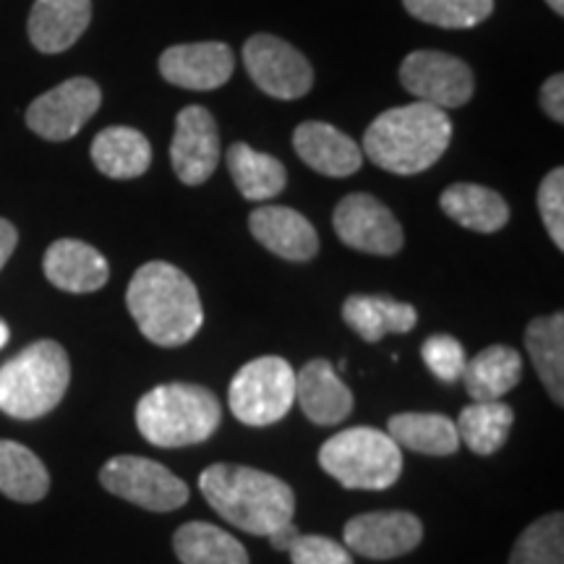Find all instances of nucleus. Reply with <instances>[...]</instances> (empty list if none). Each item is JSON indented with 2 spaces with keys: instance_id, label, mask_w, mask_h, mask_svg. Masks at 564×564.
<instances>
[{
  "instance_id": "17",
  "label": "nucleus",
  "mask_w": 564,
  "mask_h": 564,
  "mask_svg": "<svg viewBox=\"0 0 564 564\" xmlns=\"http://www.w3.org/2000/svg\"><path fill=\"white\" fill-rule=\"evenodd\" d=\"M251 236L288 262H308L319 251L314 225L291 207H259L249 217Z\"/></svg>"
},
{
  "instance_id": "2",
  "label": "nucleus",
  "mask_w": 564,
  "mask_h": 564,
  "mask_svg": "<svg viewBox=\"0 0 564 564\" xmlns=\"http://www.w3.org/2000/svg\"><path fill=\"white\" fill-rule=\"evenodd\" d=\"M199 489L225 523L251 535H270L274 528L291 523L295 514L291 486L249 465H209L199 476Z\"/></svg>"
},
{
  "instance_id": "6",
  "label": "nucleus",
  "mask_w": 564,
  "mask_h": 564,
  "mask_svg": "<svg viewBox=\"0 0 564 564\" xmlns=\"http://www.w3.org/2000/svg\"><path fill=\"white\" fill-rule=\"evenodd\" d=\"M319 465L345 489L384 491L403 474V447L379 429L352 426L322 444Z\"/></svg>"
},
{
  "instance_id": "1",
  "label": "nucleus",
  "mask_w": 564,
  "mask_h": 564,
  "mask_svg": "<svg viewBox=\"0 0 564 564\" xmlns=\"http://www.w3.org/2000/svg\"><path fill=\"white\" fill-rule=\"evenodd\" d=\"M129 312L147 340L160 348H181L204 324L196 285L186 272L167 262L139 267L126 291Z\"/></svg>"
},
{
  "instance_id": "13",
  "label": "nucleus",
  "mask_w": 564,
  "mask_h": 564,
  "mask_svg": "<svg viewBox=\"0 0 564 564\" xmlns=\"http://www.w3.org/2000/svg\"><path fill=\"white\" fill-rule=\"evenodd\" d=\"M173 173L186 186H202L220 165V131L215 116L202 105H188L175 118L171 144Z\"/></svg>"
},
{
  "instance_id": "22",
  "label": "nucleus",
  "mask_w": 564,
  "mask_h": 564,
  "mask_svg": "<svg viewBox=\"0 0 564 564\" xmlns=\"http://www.w3.org/2000/svg\"><path fill=\"white\" fill-rule=\"evenodd\" d=\"M91 160H95L97 171L108 178L131 181L150 171L152 144L137 129L110 126L91 141Z\"/></svg>"
},
{
  "instance_id": "25",
  "label": "nucleus",
  "mask_w": 564,
  "mask_h": 564,
  "mask_svg": "<svg viewBox=\"0 0 564 564\" xmlns=\"http://www.w3.org/2000/svg\"><path fill=\"white\" fill-rule=\"evenodd\" d=\"M387 434L398 447H408L419 455L447 457L460 447L455 421L442 413H398L390 419Z\"/></svg>"
},
{
  "instance_id": "3",
  "label": "nucleus",
  "mask_w": 564,
  "mask_h": 564,
  "mask_svg": "<svg viewBox=\"0 0 564 564\" xmlns=\"http://www.w3.org/2000/svg\"><path fill=\"white\" fill-rule=\"evenodd\" d=\"M453 141L447 110L426 102L384 110L364 133V150L373 165L394 175L429 171Z\"/></svg>"
},
{
  "instance_id": "21",
  "label": "nucleus",
  "mask_w": 564,
  "mask_h": 564,
  "mask_svg": "<svg viewBox=\"0 0 564 564\" xmlns=\"http://www.w3.org/2000/svg\"><path fill=\"white\" fill-rule=\"evenodd\" d=\"M343 319L366 343H379L384 335H405L419 322L411 303H400L390 295L356 293L343 303Z\"/></svg>"
},
{
  "instance_id": "37",
  "label": "nucleus",
  "mask_w": 564,
  "mask_h": 564,
  "mask_svg": "<svg viewBox=\"0 0 564 564\" xmlns=\"http://www.w3.org/2000/svg\"><path fill=\"white\" fill-rule=\"evenodd\" d=\"M17 243H19L17 228H13L9 220H3V217H0V270H3L6 262L11 259V253H13V249H17Z\"/></svg>"
},
{
  "instance_id": "24",
  "label": "nucleus",
  "mask_w": 564,
  "mask_h": 564,
  "mask_svg": "<svg viewBox=\"0 0 564 564\" xmlns=\"http://www.w3.org/2000/svg\"><path fill=\"white\" fill-rule=\"evenodd\" d=\"M440 204L449 220L474 232H497L510 220V207L502 196L478 183H453Z\"/></svg>"
},
{
  "instance_id": "33",
  "label": "nucleus",
  "mask_w": 564,
  "mask_h": 564,
  "mask_svg": "<svg viewBox=\"0 0 564 564\" xmlns=\"http://www.w3.org/2000/svg\"><path fill=\"white\" fill-rule=\"evenodd\" d=\"M421 358L426 369L434 373L440 382H455L463 377L465 369V350L453 335H432L421 348Z\"/></svg>"
},
{
  "instance_id": "12",
  "label": "nucleus",
  "mask_w": 564,
  "mask_h": 564,
  "mask_svg": "<svg viewBox=\"0 0 564 564\" xmlns=\"http://www.w3.org/2000/svg\"><path fill=\"white\" fill-rule=\"evenodd\" d=\"M333 225L345 246L373 257H394L405 241L398 217L371 194L345 196L337 204Z\"/></svg>"
},
{
  "instance_id": "4",
  "label": "nucleus",
  "mask_w": 564,
  "mask_h": 564,
  "mask_svg": "<svg viewBox=\"0 0 564 564\" xmlns=\"http://www.w3.org/2000/svg\"><path fill=\"white\" fill-rule=\"evenodd\" d=\"M223 411L215 392L202 384L171 382L139 400L137 426L154 447H188L207 442L220 429Z\"/></svg>"
},
{
  "instance_id": "31",
  "label": "nucleus",
  "mask_w": 564,
  "mask_h": 564,
  "mask_svg": "<svg viewBox=\"0 0 564 564\" xmlns=\"http://www.w3.org/2000/svg\"><path fill=\"white\" fill-rule=\"evenodd\" d=\"M510 564H564V518L552 512L520 533Z\"/></svg>"
},
{
  "instance_id": "30",
  "label": "nucleus",
  "mask_w": 564,
  "mask_h": 564,
  "mask_svg": "<svg viewBox=\"0 0 564 564\" xmlns=\"http://www.w3.org/2000/svg\"><path fill=\"white\" fill-rule=\"evenodd\" d=\"M51 491V474L24 444L0 440V494L13 502L34 505Z\"/></svg>"
},
{
  "instance_id": "19",
  "label": "nucleus",
  "mask_w": 564,
  "mask_h": 564,
  "mask_svg": "<svg viewBox=\"0 0 564 564\" xmlns=\"http://www.w3.org/2000/svg\"><path fill=\"white\" fill-rule=\"evenodd\" d=\"M45 278L58 291L66 293H95L108 282L110 264L95 246L76 241V238H61L42 259Z\"/></svg>"
},
{
  "instance_id": "10",
  "label": "nucleus",
  "mask_w": 564,
  "mask_h": 564,
  "mask_svg": "<svg viewBox=\"0 0 564 564\" xmlns=\"http://www.w3.org/2000/svg\"><path fill=\"white\" fill-rule=\"evenodd\" d=\"M400 82L415 100L440 110L463 108L474 97V70L468 63L440 51H415L400 66Z\"/></svg>"
},
{
  "instance_id": "5",
  "label": "nucleus",
  "mask_w": 564,
  "mask_h": 564,
  "mask_svg": "<svg viewBox=\"0 0 564 564\" xmlns=\"http://www.w3.org/2000/svg\"><path fill=\"white\" fill-rule=\"evenodd\" d=\"M68 384V352L55 340H37L0 366V411L19 421L42 419L58 408Z\"/></svg>"
},
{
  "instance_id": "26",
  "label": "nucleus",
  "mask_w": 564,
  "mask_h": 564,
  "mask_svg": "<svg viewBox=\"0 0 564 564\" xmlns=\"http://www.w3.org/2000/svg\"><path fill=\"white\" fill-rule=\"evenodd\" d=\"M525 350L539 371L546 392L564 405V316H539L525 327Z\"/></svg>"
},
{
  "instance_id": "32",
  "label": "nucleus",
  "mask_w": 564,
  "mask_h": 564,
  "mask_svg": "<svg viewBox=\"0 0 564 564\" xmlns=\"http://www.w3.org/2000/svg\"><path fill=\"white\" fill-rule=\"evenodd\" d=\"M413 19L442 30H470L494 13V0H403Z\"/></svg>"
},
{
  "instance_id": "27",
  "label": "nucleus",
  "mask_w": 564,
  "mask_h": 564,
  "mask_svg": "<svg viewBox=\"0 0 564 564\" xmlns=\"http://www.w3.org/2000/svg\"><path fill=\"white\" fill-rule=\"evenodd\" d=\"M512 408L502 403V400H486V403L474 400L457 415L455 429L457 436H460V444H465L470 453L489 457L505 447L507 436L512 432Z\"/></svg>"
},
{
  "instance_id": "35",
  "label": "nucleus",
  "mask_w": 564,
  "mask_h": 564,
  "mask_svg": "<svg viewBox=\"0 0 564 564\" xmlns=\"http://www.w3.org/2000/svg\"><path fill=\"white\" fill-rule=\"evenodd\" d=\"M293 564H352V556L345 544L327 539V535H299L291 549Z\"/></svg>"
},
{
  "instance_id": "28",
  "label": "nucleus",
  "mask_w": 564,
  "mask_h": 564,
  "mask_svg": "<svg viewBox=\"0 0 564 564\" xmlns=\"http://www.w3.org/2000/svg\"><path fill=\"white\" fill-rule=\"evenodd\" d=\"M228 171L238 192L249 202L274 199L288 183L285 165L278 158L251 150L243 141H238L228 150Z\"/></svg>"
},
{
  "instance_id": "8",
  "label": "nucleus",
  "mask_w": 564,
  "mask_h": 564,
  "mask_svg": "<svg viewBox=\"0 0 564 564\" xmlns=\"http://www.w3.org/2000/svg\"><path fill=\"white\" fill-rule=\"evenodd\" d=\"M100 484L116 497L150 512H173L188 502L186 481L150 457H110L100 470Z\"/></svg>"
},
{
  "instance_id": "38",
  "label": "nucleus",
  "mask_w": 564,
  "mask_h": 564,
  "mask_svg": "<svg viewBox=\"0 0 564 564\" xmlns=\"http://www.w3.org/2000/svg\"><path fill=\"white\" fill-rule=\"evenodd\" d=\"M299 528L293 525V520L291 523H285V525H280V528H274V531L267 535V539H270V544L278 549V552H288V549H291V544L295 539H299Z\"/></svg>"
},
{
  "instance_id": "16",
  "label": "nucleus",
  "mask_w": 564,
  "mask_h": 564,
  "mask_svg": "<svg viewBox=\"0 0 564 564\" xmlns=\"http://www.w3.org/2000/svg\"><path fill=\"white\" fill-rule=\"evenodd\" d=\"M295 403L316 426H337L352 411V392L333 364L314 358L295 373Z\"/></svg>"
},
{
  "instance_id": "34",
  "label": "nucleus",
  "mask_w": 564,
  "mask_h": 564,
  "mask_svg": "<svg viewBox=\"0 0 564 564\" xmlns=\"http://www.w3.org/2000/svg\"><path fill=\"white\" fill-rule=\"evenodd\" d=\"M539 212L546 225L549 238L556 249H564V171L554 167L552 173L541 181L539 188Z\"/></svg>"
},
{
  "instance_id": "23",
  "label": "nucleus",
  "mask_w": 564,
  "mask_h": 564,
  "mask_svg": "<svg viewBox=\"0 0 564 564\" xmlns=\"http://www.w3.org/2000/svg\"><path fill=\"white\" fill-rule=\"evenodd\" d=\"M520 377H523V358L507 345L484 348L470 361H465L463 369L465 390L478 403L502 400L507 392H512V387H518Z\"/></svg>"
},
{
  "instance_id": "11",
  "label": "nucleus",
  "mask_w": 564,
  "mask_h": 564,
  "mask_svg": "<svg viewBox=\"0 0 564 564\" xmlns=\"http://www.w3.org/2000/svg\"><path fill=\"white\" fill-rule=\"evenodd\" d=\"M102 91L87 76H76L53 87L26 110V126L47 141H68L100 110Z\"/></svg>"
},
{
  "instance_id": "15",
  "label": "nucleus",
  "mask_w": 564,
  "mask_h": 564,
  "mask_svg": "<svg viewBox=\"0 0 564 564\" xmlns=\"http://www.w3.org/2000/svg\"><path fill=\"white\" fill-rule=\"evenodd\" d=\"M232 70H236V55L225 42L173 45L160 58V74L181 89H217L228 84Z\"/></svg>"
},
{
  "instance_id": "39",
  "label": "nucleus",
  "mask_w": 564,
  "mask_h": 564,
  "mask_svg": "<svg viewBox=\"0 0 564 564\" xmlns=\"http://www.w3.org/2000/svg\"><path fill=\"white\" fill-rule=\"evenodd\" d=\"M9 337H11V333H9V324H6L3 319H0V348H6V343H9Z\"/></svg>"
},
{
  "instance_id": "9",
  "label": "nucleus",
  "mask_w": 564,
  "mask_h": 564,
  "mask_svg": "<svg viewBox=\"0 0 564 564\" xmlns=\"http://www.w3.org/2000/svg\"><path fill=\"white\" fill-rule=\"evenodd\" d=\"M243 66L251 82L278 100H299L314 87V68L291 42L274 34H253L243 45Z\"/></svg>"
},
{
  "instance_id": "29",
  "label": "nucleus",
  "mask_w": 564,
  "mask_h": 564,
  "mask_svg": "<svg viewBox=\"0 0 564 564\" xmlns=\"http://www.w3.org/2000/svg\"><path fill=\"white\" fill-rule=\"evenodd\" d=\"M173 552L181 564H249V554L236 535L202 520L175 531Z\"/></svg>"
},
{
  "instance_id": "18",
  "label": "nucleus",
  "mask_w": 564,
  "mask_h": 564,
  "mask_svg": "<svg viewBox=\"0 0 564 564\" xmlns=\"http://www.w3.org/2000/svg\"><path fill=\"white\" fill-rule=\"evenodd\" d=\"M293 147L312 171L329 178H345V175L358 173V167L364 165L361 147L348 133L322 121L301 123L293 133Z\"/></svg>"
},
{
  "instance_id": "14",
  "label": "nucleus",
  "mask_w": 564,
  "mask_h": 564,
  "mask_svg": "<svg viewBox=\"0 0 564 564\" xmlns=\"http://www.w3.org/2000/svg\"><path fill=\"white\" fill-rule=\"evenodd\" d=\"M345 549L366 560H394L413 552L423 539V525L413 512H364L343 528Z\"/></svg>"
},
{
  "instance_id": "7",
  "label": "nucleus",
  "mask_w": 564,
  "mask_h": 564,
  "mask_svg": "<svg viewBox=\"0 0 564 564\" xmlns=\"http://www.w3.org/2000/svg\"><path fill=\"white\" fill-rule=\"evenodd\" d=\"M228 403L246 426H270L285 419L295 403L293 366L280 356L253 358L232 377Z\"/></svg>"
},
{
  "instance_id": "20",
  "label": "nucleus",
  "mask_w": 564,
  "mask_h": 564,
  "mask_svg": "<svg viewBox=\"0 0 564 564\" xmlns=\"http://www.w3.org/2000/svg\"><path fill=\"white\" fill-rule=\"evenodd\" d=\"M91 21V0H34L30 40L40 53L55 55L76 45Z\"/></svg>"
},
{
  "instance_id": "36",
  "label": "nucleus",
  "mask_w": 564,
  "mask_h": 564,
  "mask_svg": "<svg viewBox=\"0 0 564 564\" xmlns=\"http://www.w3.org/2000/svg\"><path fill=\"white\" fill-rule=\"evenodd\" d=\"M541 108L552 121L562 123L564 121V76L554 74L549 76L541 87Z\"/></svg>"
},
{
  "instance_id": "40",
  "label": "nucleus",
  "mask_w": 564,
  "mask_h": 564,
  "mask_svg": "<svg viewBox=\"0 0 564 564\" xmlns=\"http://www.w3.org/2000/svg\"><path fill=\"white\" fill-rule=\"evenodd\" d=\"M546 3H549V9H552L554 13H560V17H562V13H564V0H546Z\"/></svg>"
}]
</instances>
